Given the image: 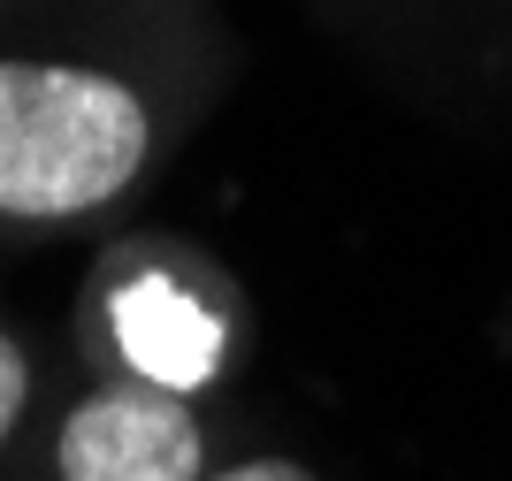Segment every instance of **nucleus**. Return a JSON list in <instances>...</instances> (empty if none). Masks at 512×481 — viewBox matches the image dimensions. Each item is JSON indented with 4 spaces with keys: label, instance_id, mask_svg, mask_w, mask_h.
<instances>
[{
    "label": "nucleus",
    "instance_id": "nucleus-1",
    "mask_svg": "<svg viewBox=\"0 0 512 481\" xmlns=\"http://www.w3.org/2000/svg\"><path fill=\"white\" fill-rule=\"evenodd\" d=\"M161 153V115L123 69L0 54V230H69L123 207Z\"/></svg>",
    "mask_w": 512,
    "mask_h": 481
},
{
    "label": "nucleus",
    "instance_id": "nucleus-2",
    "mask_svg": "<svg viewBox=\"0 0 512 481\" xmlns=\"http://www.w3.org/2000/svg\"><path fill=\"white\" fill-rule=\"evenodd\" d=\"M207 420L184 390L100 382L54 428V481H207Z\"/></svg>",
    "mask_w": 512,
    "mask_h": 481
},
{
    "label": "nucleus",
    "instance_id": "nucleus-3",
    "mask_svg": "<svg viewBox=\"0 0 512 481\" xmlns=\"http://www.w3.org/2000/svg\"><path fill=\"white\" fill-rule=\"evenodd\" d=\"M115 336H123V352L138 375H153L161 390H184L214 367V336H207V314H199L184 291L169 283H138L123 291L115 306Z\"/></svg>",
    "mask_w": 512,
    "mask_h": 481
},
{
    "label": "nucleus",
    "instance_id": "nucleus-4",
    "mask_svg": "<svg viewBox=\"0 0 512 481\" xmlns=\"http://www.w3.org/2000/svg\"><path fill=\"white\" fill-rule=\"evenodd\" d=\"M31 398H39V359H31V344H23V336L0 321V451L23 436Z\"/></svg>",
    "mask_w": 512,
    "mask_h": 481
},
{
    "label": "nucleus",
    "instance_id": "nucleus-5",
    "mask_svg": "<svg viewBox=\"0 0 512 481\" xmlns=\"http://www.w3.org/2000/svg\"><path fill=\"white\" fill-rule=\"evenodd\" d=\"M207 481H321L299 459H237V466H207Z\"/></svg>",
    "mask_w": 512,
    "mask_h": 481
}]
</instances>
